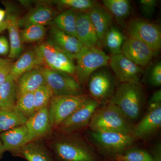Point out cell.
<instances>
[{"label":"cell","mask_w":161,"mask_h":161,"mask_svg":"<svg viewBox=\"0 0 161 161\" xmlns=\"http://www.w3.org/2000/svg\"><path fill=\"white\" fill-rule=\"evenodd\" d=\"M7 23L6 19L4 20L3 22L0 23V33L4 31L7 29Z\"/></svg>","instance_id":"42"},{"label":"cell","mask_w":161,"mask_h":161,"mask_svg":"<svg viewBox=\"0 0 161 161\" xmlns=\"http://www.w3.org/2000/svg\"><path fill=\"white\" fill-rule=\"evenodd\" d=\"M50 34L51 41L74 59L84 47L77 38L67 34L56 26H52Z\"/></svg>","instance_id":"21"},{"label":"cell","mask_w":161,"mask_h":161,"mask_svg":"<svg viewBox=\"0 0 161 161\" xmlns=\"http://www.w3.org/2000/svg\"><path fill=\"white\" fill-rule=\"evenodd\" d=\"M35 48L48 68L70 75L75 74L74 59L51 40L43 42Z\"/></svg>","instance_id":"6"},{"label":"cell","mask_w":161,"mask_h":161,"mask_svg":"<svg viewBox=\"0 0 161 161\" xmlns=\"http://www.w3.org/2000/svg\"><path fill=\"white\" fill-rule=\"evenodd\" d=\"M53 96V92L47 85H44L39 88L34 93L36 112L47 107Z\"/></svg>","instance_id":"34"},{"label":"cell","mask_w":161,"mask_h":161,"mask_svg":"<svg viewBox=\"0 0 161 161\" xmlns=\"http://www.w3.org/2000/svg\"><path fill=\"white\" fill-rule=\"evenodd\" d=\"M13 63L9 64L0 68V86L6 81L10 74Z\"/></svg>","instance_id":"38"},{"label":"cell","mask_w":161,"mask_h":161,"mask_svg":"<svg viewBox=\"0 0 161 161\" xmlns=\"http://www.w3.org/2000/svg\"><path fill=\"white\" fill-rule=\"evenodd\" d=\"M143 101V91L140 83H122L109 103L117 107L132 122L140 116Z\"/></svg>","instance_id":"3"},{"label":"cell","mask_w":161,"mask_h":161,"mask_svg":"<svg viewBox=\"0 0 161 161\" xmlns=\"http://www.w3.org/2000/svg\"><path fill=\"white\" fill-rule=\"evenodd\" d=\"M99 106V103L97 100L89 97L74 113L61 123L57 129L61 133L69 134L89 126L91 119Z\"/></svg>","instance_id":"10"},{"label":"cell","mask_w":161,"mask_h":161,"mask_svg":"<svg viewBox=\"0 0 161 161\" xmlns=\"http://www.w3.org/2000/svg\"><path fill=\"white\" fill-rule=\"evenodd\" d=\"M75 59L77 60L75 73L78 81L84 84L97 69L108 65L110 57L98 47L84 46Z\"/></svg>","instance_id":"5"},{"label":"cell","mask_w":161,"mask_h":161,"mask_svg":"<svg viewBox=\"0 0 161 161\" xmlns=\"http://www.w3.org/2000/svg\"><path fill=\"white\" fill-rule=\"evenodd\" d=\"M103 3L119 21L125 19L130 14L131 5L130 1L128 0H103Z\"/></svg>","instance_id":"29"},{"label":"cell","mask_w":161,"mask_h":161,"mask_svg":"<svg viewBox=\"0 0 161 161\" xmlns=\"http://www.w3.org/2000/svg\"><path fill=\"white\" fill-rule=\"evenodd\" d=\"M10 44L6 37L0 36V56H6L9 54Z\"/></svg>","instance_id":"37"},{"label":"cell","mask_w":161,"mask_h":161,"mask_svg":"<svg viewBox=\"0 0 161 161\" xmlns=\"http://www.w3.org/2000/svg\"><path fill=\"white\" fill-rule=\"evenodd\" d=\"M6 10L0 9V23L3 22L6 19Z\"/></svg>","instance_id":"41"},{"label":"cell","mask_w":161,"mask_h":161,"mask_svg":"<svg viewBox=\"0 0 161 161\" xmlns=\"http://www.w3.org/2000/svg\"><path fill=\"white\" fill-rule=\"evenodd\" d=\"M121 54L140 66H147L155 55L147 44L130 37L124 42L122 47Z\"/></svg>","instance_id":"15"},{"label":"cell","mask_w":161,"mask_h":161,"mask_svg":"<svg viewBox=\"0 0 161 161\" xmlns=\"http://www.w3.org/2000/svg\"><path fill=\"white\" fill-rule=\"evenodd\" d=\"M126 39L118 28L112 27L107 32L104 40L108 49L112 55H115L121 53L122 47Z\"/></svg>","instance_id":"28"},{"label":"cell","mask_w":161,"mask_h":161,"mask_svg":"<svg viewBox=\"0 0 161 161\" xmlns=\"http://www.w3.org/2000/svg\"><path fill=\"white\" fill-rule=\"evenodd\" d=\"M27 136V129L25 124L3 132L0 135L3 142L2 152L18 150L25 146Z\"/></svg>","instance_id":"23"},{"label":"cell","mask_w":161,"mask_h":161,"mask_svg":"<svg viewBox=\"0 0 161 161\" xmlns=\"http://www.w3.org/2000/svg\"><path fill=\"white\" fill-rule=\"evenodd\" d=\"M89 135L91 143L106 161H114L136 141L130 134L117 132L91 131Z\"/></svg>","instance_id":"4"},{"label":"cell","mask_w":161,"mask_h":161,"mask_svg":"<svg viewBox=\"0 0 161 161\" xmlns=\"http://www.w3.org/2000/svg\"><path fill=\"white\" fill-rule=\"evenodd\" d=\"M16 96L15 81L9 75L6 81L0 86V110L14 109Z\"/></svg>","instance_id":"24"},{"label":"cell","mask_w":161,"mask_h":161,"mask_svg":"<svg viewBox=\"0 0 161 161\" xmlns=\"http://www.w3.org/2000/svg\"><path fill=\"white\" fill-rule=\"evenodd\" d=\"M54 26L67 34L77 38V13L72 9L62 12L54 18Z\"/></svg>","instance_id":"26"},{"label":"cell","mask_w":161,"mask_h":161,"mask_svg":"<svg viewBox=\"0 0 161 161\" xmlns=\"http://www.w3.org/2000/svg\"><path fill=\"white\" fill-rule=\"evenodd\" d=\"M43 63L41 56L36 48L29 50L21 55L17 61L12 64L9 75L16 82L26 72Z\"/></svg>","instance_id":"18"},{"label":"cell","mask_w":161,"mask_h":161,"mask_svg":"<svg viewBox=\"0 0 161 161\" xmlns=\"http://www.w3.org/2000/svg\"><path fill=\"white\" fill-rule=\"evenodd\" d=\"M15 108L28 119L32 116L36 112L34 93H26L17 97Z\"/></svg>","instance_id":"33"},{"label":"cell","mask_w":161,"mask_h":161,"mask_svg":"<svg viewBox=\"0 0 161 161\" xmlns=\"http://www.w3.org/2000/svg\"><path fill=\"white\" fill-rule=\"evenodd\" d=\"M89 97L86 95L53 96L48 108L52 128H57L81 106Z\"/></svg>","instance_id":"8"},{"label":"cell","mask_w":161,"mask_h":161,"mask_svg":"<svg viewBox=\"0 0 161 161\" xmlns=\"http://www.w3.org/2000/svg\"><path fill=\"white\" fill-rule=\"evenodd\" d=\"M139 6L142 14L145 17H152L157 6L158 2L156 0H140Z\"/></svg>","instance_id":"35"},{"label":"cell","mask_w":161,"mask_h":161,"mask_svg":"<svg viewBox=\"0 0 161 161\" xmlns=\"http://www.w3.org/2000/svg\"><path fill=\"white\" fill-rule=\"evenodd\" d=\"M149 81L151 85L160 86L161 85V63L155 64L150 69L149 75Z\"/></svg>","instance_id":"36"},{"label":"cell","mask_w":161,"mask_h":161,"mask_svg":"<svg viewBox=\"0 0 161 161\" xmlns=\"http://www.w3.org/2000/svg\"><path fill=\"white\" fill-rule=\"evenodd\" d=\"M109 64L117 79L121 83H140L142 69L122 54L112 55Z\"/></svg>","instance_id":"12"},{"label":"cell","mask_w":161,"mask_h":161,"mask_svg":"<svg viewBox=\"0 0 161 161\" xmlns=\"http://www.w3.org/2000/svg\"><path fill=\"white\" fill-rule=\"evenodd\" d=\"M46 84L41 68H36L26 72L18 80L17 97L23 94L34 93L40 87Z\"/></svg>","instance_id":"20"},{"label":"cell","mask_w":161,"mask_h":161,"mask_svg":"<svg viewBox=\"0 0 161 161\" xmlns=\"http://www.w3.org/2000/svg\"><path fill=\"white\" fill-rule=\"evenodd\" d=\"M25 125L27 129L25 145L47 135L52 128L48 108L47 107L36 112L27 119Z\"/></svg>","instance_id":"16"},{"label":"cell","mask_w":161,"mask_h":161,"mask_svg":"<svg viewBox=\"0 0 161 161\" xmlns=\"http://www.w3.org/2000/svg\"><path fill=\"white\" fill-rule=\"evenodd\" d=\"M161 127V104L150 107L143 118L133 126L131 135L137 140H145L154 135Z\"/></svg>","instance_id":"13"},{"label":"cell","mask_w":161,"mask_h":161,"mask_svg":"<svg viewBox=\"0 0 161 161\" xmlns=\"http://www.w3.org/2000/svg\"><path fill=\"white\" fill-rule=\"evenodd\" d=\"M11 63H13V61L11 59H4L0 58V68Z\"/></svg>","instance_id":"40"},{"label":"cell","mask_w":161,"mask_h":161,"mask_svg":"<svg viewBox=\"0 0 161 161\" xmlns=\"http://www.w3.org/2000/svg\"><path fill=\"white\" fill-rule=\"evenodd\" d=\"M48 85L55 96L84 95L80 83L70 75L53 70L48 68H41Z\"/></svg>","instance_id":"9"},{"label":"cell","mask_w":161,"mask_h":161,"mask_svg":"<svg viewBox=\"0 0 161 161\" xmlns=\"http://www.w3.org/2000/svg\"><path fill=\"white\" fill-rule=\"evenodd\" d=\"M114 161H155L147 150L132 147L115 158Z\"/></svg>","instance_id":"30"},{"label":"cell","mask_w":161,"mask_h":161,"mask_svg":"<svg viewBox=\"0 0 161 161\" xmlns=\"http://www.w3.org/2000/svg\"><path fill=\"white\" fill-rule=\"evenodd\" d=\"M46 33L44 26L32 25L26 26L20 31V39L23 43H33L43 39Z\"/></svg>","instance_id":"32"},{"label":"cell","mask_w":161,"mask_h":161,"mask_svg":"<svg viewBox=\"0 0 161 161\" xmlns=\"http://www.w3.org/2000/svg\"><path fill=\"white\" fill-rule=\"evenodd\" d=\"M127 31L130 38L147 44L155 55L160 50L161 30L157 24L143 19H134L127 25Z\"/></svg>","instance_id":"7"},{"label":"cell","mask_w":161,"mask_h":161,"mask_svg":"<svg viewBox=\"0 0 161 161\" xmlns=\"http://www.w3.org/2000/svg\"><path fill=\"white\" fill-rule=\"evenodd\" d=\"M6 8V19L7 23V29L9 33L10 51L8 55L9 59H16L22 54L23 43L20 39L19 19L17 9L13 5L4 2Z\"/></svg>","instance_id":"14"},{"label":"cell","mask_w":161,"mask_h":161,"mask_svg":"<svg viewBox=\"0 0 161 161\" xmlns=\"http://www.w3.org/2000/svg\"><path fill=\"white\" fill-rule=\"evenodd\" d=\"M28 118L17 110H0V132L25 125Z\"/></svg>","instance_id":"27"},{"label":"cell","mask_w":161,"mask_h":161,"mask_svg":"<svg viewBox=\"0 0 161 161\" xmlns=\"http://www.w3.org/2000/svg\"><path fill=\"white\" fill-rule=\"evenodd\" d=\"M46 4H53L61 8L85 12L96 6L95 1L91 0H56L43 2Z\"/></svg>","instance_id":"31"},{"label":"cell","mask_w":161,"mask_h":161,"mask_svg":"<svg viewBox=\"0 0 161 161\" xmlns=\"http://www.w3.org/2000/svg\"><path fill=\"white\" fill-rule=\"evenodd\" d=\"M134 125L114 105L108 103L95 110L89 127L97 132H113L130 134Z\"/></svg>","instance_id":"1"},{"label":"cell","mask_w":161,"mask_h":161,"mask_svg":"<svg viewBox=\"0 0 161 161\" xmlns=\"http://www.w3.org/2000/svg\"><path fill=\"white\" fill-rule=\"evenodd\" d=\"M53 149L57 161H106L92 144L80 137H64Z\"/></svg>","instance_id":"2"},{"label":"cell","mask_w":161,"mask_h":161,"mask_svg":"<svg viewBox=\"0 0 161 161\" xmlns=\"http://www.w3.org/2000/svg\"><path fill=\"white\" fill-rule=\"evenodd\" d=\"M91 97L102 103L111 99L115 91V82L113 76L106 70L95 71L89 79Z\"/></svg>","instance_id":"11"},{"label":"cell","mask_w":161,"mask_h":161,"mask_svg":"<svg viewBox=\"0 0 161 161\" xmlns=\"http://www.w3.org/2000/svg\"><path fill=\"white\" fill-rule=\"evenodd\" d=\"M77 37L83 46L98 47L99 41L87 12L77 13Z\"/></svg>","instance_id":"17"},{"label":"cell","mask_w":161,"mask_h":161,"mask_svg":"<svg viewBox=\"0 0 161 161\" xmlns=\"http://www.w3.org/2000/svg\"><path fill=\"white\" fill-rule=\"evenodd\" d=\"M99 41L104 39L112 23L111 15L101 6H95L88 12Z\"/></svg>","instance_id":"22"},{"label":"cell","mask_w":161,"mask_h":161,"mask_svg":"<svg viewBox=\"0 0 161 161\" xmlns=\"http://www.w3.org/2000/svg\"><path fill=\"white\" fill-rule=\"evenodd\" d=\"M17 150L19 155L28 161H57L44 148L32 142Z\"/></svg>","instance_id":"25"},{"label":"cell","mask_w":161,"mask_h":161,"mask_svg":"<svg viewBox=\"0 0 161 161\" xmlns=\"http://www.w3.org/2000/svg\"><path fill=\"white\" fill-rule=\"evenodd\" d=\"M150 107L161 104V89L157 91L153 94L152 97L149 101Z\"/></svg>","instance_id":"39"},{"label":"cell","mask_w":161,"mask_h":161,"mask_svg":"<svg viewBox=\"0 0 161 161\" xmlns=\"http://www.w3.org/2000/svg\"><path fill=\"white\" fill-rule=\"evenodd\" d=\"M57 11L52 6L42 4L31 9L19 19L20 28H25L32 25L44 26L54 17Z\"/></svg>","instance_id":"19"},{"label":"cell","mask_w":161,"mask_h":161,"mask_svg":"<svg viewBox=\"0 0 161 161\" xmlns=\"http://www.w3.org/2000/svg\"><path fill=\"white\" fill-rule=\"evenodd\" d=\"M2 147H3V143L0 140V152H2Z\"/></svg>","instance_id":"43"}]
</instances>
